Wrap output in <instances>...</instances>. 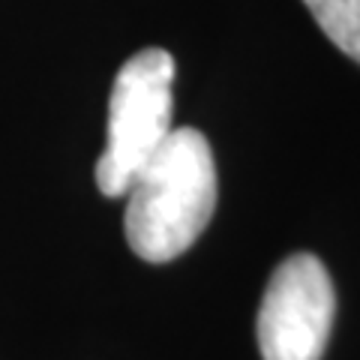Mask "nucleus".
<instances>
[{"label": "nucleus", "mask_w": 360, "mask_h": 360, "mask_svg": "<svg viewBox=\"0 0 360 360\" xmlns=\"http://www.w3.org/2000/svg\"><path fill=\"white\" fill-rule=\"evenodd\" d=\"M174 58L165 49H144L120 66L108 99L105 150L96 162V186L103 195H127L135 172L174 129Z\"/></svg>", "instance_id": "obj_2"}, {"label": "nucleus", "mask_w": 360, "mask_h": 360, "mask_svg": "<svg viewBox=\"0 0 360 360\" xmlns=\"http://www.w3.org/2000/svg\"><path fill=\"white\" fill-rule=\"evenodd\" d=\"M217 162L207 139L193 127L172 129L127 186L129 250L150 264L184 255L217 210Z\"/></svg>", "instance_id": "obj_1"}, {"label": "nucleus", "mask_w": 360, "mask_h": 360, "mask_svg": "<svg viewBox=\"0 0 360 360\" xmlns=\"http://www.w3.org/2000/svg\"><path fill=\"white\" fill-rule=\"evenodd\" d=\"M336 295L330 274L309 252L288 255L274 270L258 307V348L264 360H321Z\"/></svg>", "instance_id": "obj_3"}, {"label": "nucleus", "mask_w": 360, "mask_h": 360, "mask_svg": "<svg viewBox=\"0 0 360 360\" xmlns=\"http://www.w3.org/2000/svg\"><path fill=\"white\" fill-rule=\"evenodd\" d=\"M336 49L360 63V0H303Z\"/></svg>", "instance_id": "obj_4"}]
</instances>
